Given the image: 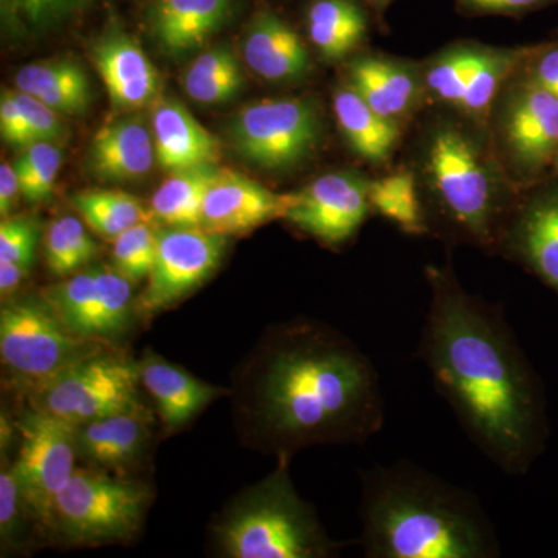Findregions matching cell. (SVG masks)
Listing matches in <instances>:
<instances>
[{"label":"cell","instance_id":"12","mask_svg":"<svg viewBox=\"0 0 558 558\" xmlns=\"http://www.w3.org/2000/svg\"><path fill=\"white\" fill-rule=\"evenodd\" d=\"M20 454L13 465L22 505L44 527L53 529L54 501L75 473L76 425L32 409L17 424Z\"/></svg>","mask_w":558,"mask_h":558},{"label":"cell","instance_id":"8","mask_svg":"<svg viewBox=\"0 0 558 558\" xmlns=\"http://www.w3.org/2000/svg\"><path fill=\"white\" fill-rule=\"evenodd\" d=\"M230 137L236 153L260 170L289 172L317 153L325 119L314 98H267L236 113Z\"/></svg>","mask_w":558,"mask_h":558},{"label":"cell","instance_id":"32","mask_svg":"<svg viewBox=\"0 0 558 558\" xmlns=\"http://www.w3.org/2000/svg\"><path fill=\"white\" fill-rule=\"evenodd\" d=\"M47 266L51 274L68 277L89 263L98 247L86 227L75 216H61L50 223L44 240Z\"/></svg>","mask_w":558,"mask_h":558},{"label":"cell","instance_id":"44","mask_svg":"<svg viewBox=\"0 0 558 558\" xmlns=\"http://www.w3.org/2000/svg\"><path fill=\"white\" fill-rule=\"evenodd\" d=\"M368 9L373 10L374 13L377 14V17L381 20L384 17L385 11L388 10V7L391 5L395 0H362Z\"/></svg>","mask_w":558,"mask_h":558},{"label":"cell","instance_id":"37","mask_svg":"<svg viewBox=\"0 0 558 558\" xmlns=\"http://www.w3.org/2000/svg\"><path fill=\"white\" fill-rule=\"evenodd\" d=\"M16 98L22 110H24L31 145L38 142H53V140L61 137L62 123L57 110L44 105L38 98L24 94V92L17 90Z\"/></svg>","mask_w":558,"mask_h":558},{"label":"cell","instance_id":"28","mask_svg":"<svg viewBox=\"0 0 558 558\" xmlns=\"http://www.w3.org/2000/svg\"><path fill=\"white\" fill-rule=\"evenodd\" d=\"M14 84L57 112H84L90 105L89 80L73 61L32 62L16 73Z\"/></svg>","mask_w":558,"mask_h":558},{"label":"cell","instance_id":"19","mask_svg":"<svg viewBox=\"0 0 558 558\" xmlns=\"http://www.w3.org/2000/svg\"><path fill=\"white\" fill-rule=\"evenodd\" d=\"M245 62L269 83H300L310 76V47L300 33L274 11H259L244 38Z\"/></svg>","mask_w":558,"mask_h":558},{"label":"cell","instance_id":"34","mask_svg":"<svg viewBox=\"0 0 558 558\" xmlns=\"http://www.w3.org/2000/svg\"><path fill=\"white\" fill-rule=\"evenodd\" d=\"M159 247V231L153 229L149 222L137 223L113 240V269L137 282L148 278L157 258Z\"/></svg>","mask_w":558,"mask_h":558},{"label":"cell","instance_id":"27","mask_svg":"<svg viewBox=\"0 0 558 558\" xmlns=\"http://www.w3.org/2000/svg\"><path fill=\"white\" fill-rule=\"evenodd\" d=\"M231 0H156L150 11L154 33L165 49H197L222 27Z\"/></svg>","mask_w":558,"mask_h":558},{"label":"cell","instance_id":"29","mask_svg":"<svg viewBox=\"0 0 558 558\" xmlns=\"http://www.w3.org/2000/svg\"><path fill=\"white\" fill-rule=\"evenodd\" d=\"M218 171L211 165L172 172L150 199L153 218L167 227H201L205 193Z\"/></svg>","mask_w":558,"mask_h":558},{"label":"cell","instance_id":"11","mask_svg":"<svg viewBox=\"0 0 558 558\" xmlns=\"http://www.w3.org/2000/svg\"><path fill=\"white\" fill-rule=\"evenodd\" d=\"M140 384L138 363L106 351L32 387V409L80 425L138 409Z\"/></svg>","mask_w":558,"mask_h":558},{"label":"cell","instance_id":"3","mask_svg":"<svg viewBox=\"0 0 558 558\" xmlns=\"http://www.w3.org/2000/svg\"><path fill=\"white\" fill-rule=\"evenodd\" d=\"M402 148L428 234L494 255L520 190L502 170L486 124L428 106L407 131Z\"/></svg>","mask_w":558,"mask_h":558},{"label":"cell","instance_id":"16","mask_svg":"<svg viewBox=\"0 0 558 558\" xmlns=\"http://www.w3.org/2000/svg\"><path fill=\"white\" fill-rule=\"evenodd\" d=\"M494 255L520 264L558 293V175L520 190Z\"/></svg>","mask_w":558,"mask_h":558},{"label":"cell","instance_id":"14","mask_svg":"<svg viewBox=\"0 0 558 558\" xmlns=\"http://www.w3.org/2000/svg\"><path fill=\"white\" fill-rule=\"evenodd\" d=\"M227 236L201 227H168L159 231V247L145 292L135 301L140 315L168 310L190 295L218 269Z\"/></svg>","mask_w":558,"mask_h":558},{"label":"cell","instance_id":"25","mask_svg":"<svg viewBox=\"0 0 558 558\" xmlns=\"http://www.w3.org/2000/svg\"><path fill=\"white\" fill-rule=\"evenodd\" d=\"M138 368L140 380L156 402L168 429L185 425L222 391L157 355H146Z\"/></svg>","mask_w":558,"mask_h":558},{"label":"cell","instance_id":"45","mask_svg":"<svg viewBox=\"0 0 558 558\" xmlns=\"http://www.w3.org/2000/svg\"><path fill=\"white\" fill-rule=\"evenodd\" d=\"M550 175H558V156H557L556 163H554L553 174H550Z\"/></svg>","mask_w":558,"mask_h":558},{"label":"cell","instance_id":"36","mask_svg":"<svg viewBox=\"0 0 558 558\" xmlns=\"http://www.w3.org/2000/svg\"><path fill=\"white\" fill-rule=\"evenodd\" d=\"M521 72L558 98V36L546 43L527 46Z\"/></svg>","mask_w":558,"mask_h":558},{"label":"cell","instance_id":"31","mask_svg":"<svg viewBox=\"0 0 558 558\" xmlns=\"http://www.w3.org/2000/svg\"><path fill=\"white\" fill-rule=\"evenodd\" d=\"M73 205L92 230L110 240L137 223L154 219L150 209L143 207L137 197L119 191L80 193L73 197Z\"/></svg>","mask_w":558,"mask_h":558},{"label":"cell","instance_id":"13","mask_svg":"<svg viewBox=\"0 0 558 558\" xmlns=\"http://www.w3.org/2000/svg\"><path fill=\"white\" fill-rule=\"evenodd\" d=\"M369 182V175L360 170L325 172L290 193L282 219L323 245L341 247L354 240L373 215Z\"/></svg>","mask_w":558,"mask_h":558},{"label":"cell","instance_id":"6","mask_svg":"<svg viewBox=\"0 0 558 558\" xmlns=\"http://www.w3.org/2000/svg\"><path fill=\"white\" fill-rule=\"evenodd\" d=\"M486 128L502 170L519 190L553 174L558 156V98L521 72L506 80Z\"/></svg>","mask_w":558,"mask_h":558},{"label":"cell","instance_id":"9","mask_svg":"<svg viewBox=\"0 0 558 558\" xmlns=\"http://www.w3.org/2000/svg\"><path fill=\"white\" fill-rule=\"evenodd\" d=\"M108 351L101 340L70 332L46 300L17 299L0 311V355L3 365L28 388Z\"/></svg>","mask_w":558,"mask_h":558},{"label":"cell","instance_id":"5","mask_svg":"<svg viewBox=\"0 0 558 558\" xmlns=\"http://www.w3.org/2000/svg\"><path fill=\"white\" fill-rule=\"evenodd\" d=\"M288 458L242 495L219 524V543L233 558H325L340 545L326 535L317 515L293 487Z\"/></svg>","mask_w":558,"mask_h":558},{"label":"cell","instance_id":"2","mask_svg":"<svg viewBox=\"0 0 558 558\" xmlns=\"http://www.w3.org/2000/svg\"><path fill=\"white\" fill-rule=\"evenodd\" d=\"M247 414L263 449L362 444L384 427L379 374L357 344L319 323L281 326L250 369Z\"/></svg>","mask_w":558,"mask_h":558},{"label":"cell","instance_id":"33","mask_svg":"<svg viewBox=\"0 0 558 558\" xmlns=\"http://www.w3.org/2000/svg\"><path fill=\"white\" fill-rule=\"evenodd\" d=\"M61 165V149L51 142L33 143L24 148L13 165L20 178L22 196L28 202L49 199Z\"/></svg>","mask_w":558,"mask_h":558},{"label":"cell","instance_id":"7","mask_svg":"<svg viewBox=\"0 0 558 558\" xmlns=\"http://www.w3.org/2000/svg\"><path fill=\"white\" fill-rule=\"evenodd\" d=\"M527 46L499 47L459 39L421 60L428 106L454 110L486 124L506 80L519 69Z\"/></svg>","mask_w":558,"mask_h":558},{"label":"cell","instance_id":"21","mask_svg":"<svg viewBox=\"0 0 558 558\" xmlns=\"http://www.w3.org/2000/svg\"><path fill=\"white\" fill-rule=\"evenodd\" d=\"M332 112L349 150L371 167H387L402 149L405 128L371 109L343 81L333 89Z\"/></svg>","mask_w":558,"mask_h":558},{"label":"cell","instance_id":"1","mask_svg":"<svg viewBox=\"0 0 558 558\" xmlns=\"http://www.w3.org/2000/svg\"><path fill=\"white\" fill-rule=\"evenodd\" d=\"M428 314L418 357L470 440L506 473L527 468L538 399L505 315L462 288L453 264L425 267Z\"/></svg>","mask_w":558,"mask_h":558},{"label":"cell","instance_id":"22","mask_svg":"<svg viewBox=\"0 0 558 558\" xmlns=\"http://www.w3.org/2000/svg\"><path fill=\"white\" fill-rule=\"evenodd\" d=\"M150 123L156 160L161 170L175 172L211 167L219 159V140L180 102L157 101Z\"/></svg>","mask_w":558,"mask_h":558},{"label":"cell","instance_id":"15","mask_svg":"<svg viewBox=\"0 0 558 558\" xmlns=\"http://www.w3.org/2000/svg\"><path fill=\"white\" fill-rule=\"evenodd\" d=\"M43 299L70 332L84 339L119 336L131 318V281L108 267L80 271L51 286Z\"/></svg>","mask_w":558,"mask_h":558},{"label":"cell","instance_id":"35","mask_svg":"<svg viewBox=\"0 0 558 558\" xmlns=\"http://www.w3.org/2000/svg\"><path fill=\"white\" fill-rule=\"evenodd\" d=\"M38 233V226L31 219L3 220L0 226V264L33 266Z\"/></svg>","mask_w":558,"mask_h":558},{"label":"cell","instance_id":"4","mask_svg":"<svg viewBox=\"0 0 558 558\" xmlns=\"http://www.w3.org/2000/svg\"><path fill=\"white\" fill-rule=\"evenodd\" d=\"M360 512L369 558L501 556L478 499L410 462L366 473Z\"/></svg>","mask_w":558,"mask_h":558},{"label":"cell","instance_id":"43","mask_svg":"<svg viewBox=\"0 0 558 558\" xmlns=\"http://www.w3.org/2000/svg\"><path fill=\"white\" fill-rule=\"evenodd\" d=\"M31 267L28 264L21 263L0 264V292L3 296L21 286V282L27 278Z\"/></svg>","mask_w":558,"mask_h":558},{"label":"cell","instance_id":"20","mask_svg":"<svg viewBox=\"0 0 558 558\" xmlns=\"http://www.w3.org/2000/svg\"><path fill=\"white\" fill-rule=\"evenodd\" d=\"M92 58L113 108L140 109L156 97L159 73L137 40L126 33L116 31L102 36L92 49Z\"/></svg>","mask_w":558,"mask_h":558},{"label":"cell","instance_id":"38","mask_svg":"<svg viewBox=\"0 0 558 558\" xmlns=\"http://www.w3.org/2000/svg\"><path fill=\"white\" fill-rule=\"evenodd\" d=\"M464 16L521 17L557 5L558 0H454Z\"/></svg>","mask_w":558,"mask_h":558},{"label":"cell","instance_id":"17","mask_svg":"<svg viewBox=\"0 0 558 558\" xmlns=\"http://www.w3.org/2000/svg\"><path fill=\"white\" fill-rule=\"evenodd\" d=\"M343 83L371 109L407 131L428 108L421 61L365 49L344 62Z\"/></svg>","mask_w":558,"mask_h":558},{"label":"cell","instance_id":"24","mask_svg":"<svg viewBox=\"0 0 558 558\" xmlns=\"http://www.w3.org/2000/svg\"><path fill=\"white\" fill-rule=\"evenodd\" d=\"M362 0H312L306 11L310 44L323 61L336 64L366 49L371 20Z\"/></svg>","mask_w":558,"mask_h":558},{"label":"cell","instance_id":"40","mask_svg":"<svg viewBox=\"0 0 558 558\" xmlns=\"http://www.w3.org/2000/svg\"><path fill=\"white\" fill-rule=\"evenodd\" d=\"M22 505L20 486L13 469H2L0 473V538L10 543L17 529Z\"/></svg>","mask_w":558,"mask_h":558},{"label":"cell","instance_id":"42","mask_svg":"<svg viewBox=\"0 0 558 558\" xmlns=\"http://www.w3.org/2000/svg\"><path fill=\"white\" fill-rule=\"evenodd\" d=\"M22 194L20 178L13 165L3 161L0 165V215L7 218Z\"/></svg>","mask_w":558,"mask_h":558},{"label":"cell","instance_id":"41","mask_svg":"<svg viewBox=\"0 0 558 558\" xmlns=\"http://www.w3.org/2000/svg\"><path fill=\"white\" fill-rule=\"evenodd\" d=\"M0 132L3 142L14 148H27L28 143L27 123H25L24 110L16 98V92L3 90L0 100Z\"/></svg>","mask_w":558,"mask_h":558},{"label":"cell","instance_id":"39","mask_svg":"<svg viewBox=\"0 0 558 558\" xmlns=\"http://www.w3.org/2000/svg\"><path fill=\"white\" fill-rule=\"evenodd\" d=\"M76 2L78 0H3V5L33 27H44L60 21Z\"/></svg>","mask_w":558,"mask_h":558},{"label":"cell","instance_id":"10","mask_svg":"<svg viewBox=\"0 0 558 558\" xmlns=\"http://www.w3.org/2000/svg\"><path fill=\"white\" fill-rule=\"evenodd\" d=\"M148 499L142 484L113 478L101 470L76 469L54 501L53 531L75 545L131 539Z\"/></svg>","mask_w":558,"mask_h":558},{"label":"cell","instance_id":"18","mask_svg":"<svg viewBox=\"0 0 558 558\" xmlns=\"http://www.w3.org/2000/svg\"><path fill=\"white\" fill-rule=\"evenodd\" d=\"M292 194L275 193L240 172L219 170L205 193L201 229L240 234L282 219Z\"/></svg>","mask_w":558,"mask_h":558},{"label":"cell","instance_id":"26","mask_svg":"<svg viewBox=\"0 0 558 558\" xmlns=\"http://www.w3.org/2000/svg\"><path fill=\"white\" fill-rule=\"evenodd\" d=\"M148 438V424L140 407L76 425L80 457L101 469L132 464L142 454Z\"/></svg>","mask_w":558,"mask_h":558},{"label":"cell","instance_id":"23","mask_svg":"<svg viewBox=\"0 0 558 558\" xmlns=\"http://www.w3.org/2000/svg\"><path fill=\"white\" fill-rule=\"evenodd\" d=\"M156 146L145 121L124 117L105 124L92 138L89 167L106 182H131L153 170Z\"/></svg>","mask_w":558,"mask_h":558},{"label":"cell","instance_id":"30","mask_svg":"<svg viewBox=\"0 0 558 558\" xmlns=\"http://www.w3.org/2000/svg\"><path fill=\"white\" fill-rule=\"evenodd\" d=\"M242 84L240 62L226 47L199 54L183 76L186 94L201 105H222L240 92Z\"/></svg>","mask_w":558,"mask_h":558}]
</instances>
